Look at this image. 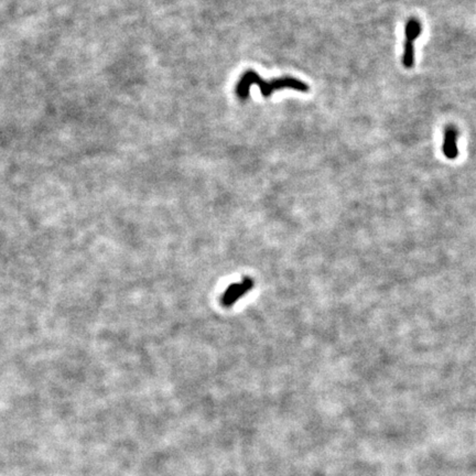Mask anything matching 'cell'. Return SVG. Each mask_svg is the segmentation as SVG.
Instances as JSON below:
<instances>
[{
	"label": "cell",
	"instance_id": "obj_1",
	"mask_svg": "<svg viewBox=\"0 0 476 476\" xmlns=\"http://www.w3.org/2000/svg\"><path fill=\"white\" fill-rule=\"evenodd\" d=\"M253 85L259 87L260 93L265 98H268L276 92L283 90H293L301 92V93H308L310 90L306 83L295 77L284 76L266 81L255 71L249 70L243 74L239 82L237 83L236 95L240 99H246L249 96V93H251V87Z\"/></svg>",
	"mask_w": 476,
	"mask_h": 476
},
{
	"label": "cell",
	"instance_id": "obj_2",
	"mask_svg": "<svg viewBox=\"0 0 476 476\" xmlns=\"http://www.w3.org/2000/svg\"><path fill=\"white\" fill-rule=\"evenodd\" d=\"M421 33V24L414 18L406 22L405 26V44L403 54V64L406 68H411L414 65V41L419 38Z\"/></svg>",
	"mask_w": 476,
	"mask_h": 476
},
{
	"label": "cell",
	"instance_id": "obj_3",
	"mask_svg": "<svg viewBox=\"0 0 476 476\" xmlns=\"http://www.w3.org/2000/svg\"><path fill=\"white\" fill-rule=\"evenodd\" d=\"M253 280L249 278H245L240 283L234 284L232 286H229L227 289H226L225 293L222 297V304L224 307L229 308L234 306L235 303L239 301L240 298H243L245 294H247L249 291L253 288Z\"/></svg>",
	"mask_w": 476,
	"mask_h": 476
},
{
	"label": "cell",
	"instance_id": "obj_4",
	"mask_svg": "<svg viewBox=\"0 0 476 476\" xmlns=\"http://www.w3.org/2000/svg\"><path fill=\"white\" fill-rule=\"evenodd\" d=\"M442 150L444 156L450 160H454L459 157L460 151L459 147H457V130L455 127L449 126L445 128Z\"/></svg>",
	"mask_w": 476,
	"mask_h": 476
}]
</instances>
